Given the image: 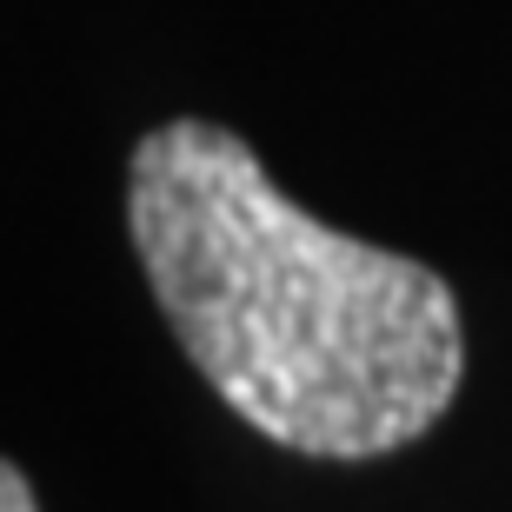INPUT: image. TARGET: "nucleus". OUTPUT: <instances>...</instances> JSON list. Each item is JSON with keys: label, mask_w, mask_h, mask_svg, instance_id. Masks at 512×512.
I'll use <instances>...</instances> for the list:
<instances>
[{"label": "nucleus", "mask_w": 512, "mask_h": 512, "mask_svg": "<svg viewBox=\"0 0 512 512\" xmlns=\"http://www.w3.org/2000/svg\"><path fill=\"white\" fill-rule=\"evenodd\" d=\"M127 227L187 360L286 453H399L466 380L453 286L320 227L213 120H167L133 147Z\"/></svg>", "instance_id": "f257e3e1"}, {"label": "nucleus", "mask_w": 512, "mask_h": 512, "mask_svg": "<svg viewBox=\"0 0 512 512\" xmlns=\"http://www.w3.org/2000/svg\"><path fill=\"white\" fill-rule=\"evenodd\" d=\"M0 512H34V493H27L20 466H7V473H0Z\"/></svg>", "instance_id": "f03ea898"}]
</instances>
